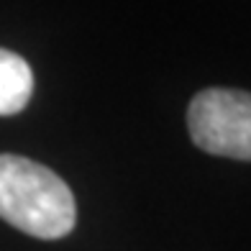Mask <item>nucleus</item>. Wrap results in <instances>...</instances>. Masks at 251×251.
I'll use <instances>...</instances> for the list:
<instances>
[{
	"label": "nucleus",
	"instance_id": "f257e3e1",
	"mask_svg": "<svg viewBox=\"0 0 251 251\" xmlns=\"http://www.w3.org/2000/svg\"><path fill=\"white\" fill-rule=\"evenodd\" d=\"M0 218L21 233L54 241L72 233L77 202L70 185L49 167L0 154Z\"/></svg>",
	"mask_w": 251,
	"mask_h": 251
},
{
	"label": "nucleus",
	"instance_id": "f03ea898",
	"mask_svg": "<svg viewBox=\"0 0 251 251\" xmlns=\"http://www.w3.org/2000/svg\"><path fill=\"white\" fill-rule=\"evenodd\" d=\"M187 128L205 154L251 162V93L205 87L190 100Z\"/></svg>",
	"mask_w": 251,
	"mask_h": 251
},
{
	"label": "nucleus",
	"instance_id": "7ed1b4c3",
	"mask_svg": "<svg viewBox=\"0 0 251 251\" xmlns=\"http://www.w3.org/2000/svg\"><path fill=\"white\" fill-rule=\"evenodd\" d=\"M33 95V72L16 51L0 49V116L21 113Z\"/></svg>",
	"mask_w": 251,
	"mask_h": 251
}]
</instances>
